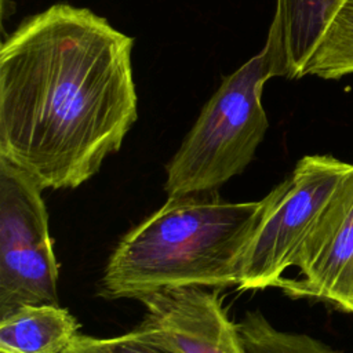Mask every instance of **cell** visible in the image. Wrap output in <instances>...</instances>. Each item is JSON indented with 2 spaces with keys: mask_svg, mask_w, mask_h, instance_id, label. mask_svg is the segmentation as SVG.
Returning a JSON list of instances; mask_svg holds the SVG:
<instances>
[{
  "mask_svg": "<svg viewBox=\"0 0 353 353\" xmlns=\"http://www.w3.org/2000/svg\"><path fill=\"white\" fill-rule=\"evenodd\" d=\"M134 39L90 8L57 3L0 48V159L43 189H76L138 119Z\"/></svg>",
  "mask_w": 353,
  "mask_h": 353,
  "instance_id": "6da1fadb",
  "label": "cell"
},
{
  "mask_svg": "<svg viewBox=\"0 0 353 353\" xmlns=\"http://www.w3.org/2000/svg\"><path fill=\"white\" fill-rule=\"evenodd\" d=\"M263 208L265 197L232 203L218 192L167 197L120 239L98 295L141 299L179 287H236L241 255Z\"/></svg>",
  "mask_w": 353,
  "mask_h": 353,
  "instance_id": "7a4b0ae2",
  "label": "cell"
},
{
  "mask_svg": "<svg viewBox=\"0 0 353 353\" xmlns=\"http://www.w3.org/2000/svg\"><path fill=\"white\" fill-rule=\"evenodd\" d=\"M272 77H284L280 37L273 21L265 47L225 76L167 163V197L218 192L247 168L269 127L261 98Z\"/></svg>",
  "mask_w": 353,
  "mask_h": 353,
  "instance_id": "3957f363",
  "label": "cell"
},
{
  "mask_svg": "<svg viewBox=\"0 0 353 353\" xmlns=\"http://www.w3.org/2000/svg\"><path fill=\"white\" fill-rule=\"evenodd\" d=\"M352 164L331 154L303 156L265 196V208L244 248L237 291L277 287L324 216Z\"/></svg>",
  "mask_w": 353,
  "mask_h": 353,
  "instance_id": "277c9868",
  "label": "cell"
},
{
  "mask_svg": "<svg viewBox=\"0 0 353 353\" xmlns=\"http://www.w3.org/2000/svg\"><path fill=\"white\" fill-rule=\"evenodd\" d=\"M43 190L0 159V317L22 305L58 303L59 268Z\"/></svg>",
  "mask_w": 353,
  "mask_h": 353,
  "instance_id": "5b68a950",
  "label": "cell"
},
{
  "mask_svg": "<svg viewBox=\"0 0 353 353\" xmlns=\"http://www.w3.org/2000/svg\"><path fill=\"white\" fill-rule=\"evenodd\" d=\"M145 309L134 334L171 353H247L219 288L179 287L138 299Z\"/></svg>",
  "mask_w": 353,
  "mask_h": 353,
  "instance_id": "8992f818",
  "label": "cell"
},
{
  "mask_svg": "<svg viewBox=\"0 0 353 353\" xmlns=\"http://www.w3.org/2000/svg\"><path fill=\"white\" fill-rule=\"evenodd\" d=\"M295 279H283L291 298H312L353 313V164L324 216L303 245Z\"/></svg>",
  "mask_w": 353,
  "mask_h": 353,
  "instance_id": "52a82bcc",
  "label": "cell"
},
{
  "mask_svg": "<svg viewBox=\"0 0 353 353\" xmlns=\"http://www.w3.org/2000/svg\"><path fill=\"white\" fill-rule=\"evenodd\" d=\"M79 328L58 303L22 305L0 317V353H63Z\"/></svg>",
  "mask_w": 353,
  "mask_h": 353,
  "instance_id": "ba28073f",
  "label": "cell"
},
{
  "mask_svg": "<svg viewBox=\"0 0 353 353\" xmlns=\"http://www.w3.org/2000/svg\"><path fill=\"white\" fill-rule=\"evenodd\" d=\"M343 0H277V25L284 77L301 79L324 32Z\"/></svg>",
  "mask_w": 353,
  "mask_h": 353,
  "instance_id": "9c48e42d",
  "label": "cell"
},
{
  "mask_svg": "<svg viewBox=\"0 0 353 353\" xmlns=\"http://www.w3.org/2000/svg\"><path fill=\"white\" fill-rule=\"evenodd\" d=\"M353 74V0H343L301 77L336 80Z\"/></svg>",
  "mask_w": 353,
  "mask_h": 353,
  "instance_id": "30bf717a",
  "label": "cell"
},
{
  "mask_svg": "<svg viewBox=\"0 0 353 353\" xmlns=\"http://www.w3.org/2000/svg\"><path fill=\"white\" fill-rule=\"evenodd\" d=\"M247 353H341L306 334L277 330L259 310H248L237 323Z\"/></svg>",
  "mask_w": 353,
  "mask_h": 353,
  "instance_id": "8fae6325",
  "label": "cell"
},
{
  "mask_svg": "<svg viewBox=\"0 0 353 353\" xmlns=\"http://www.w3.org/2000/svg\"><path fill=\"white\" fill-rule=\"evenodd\" d=\"M90 338L99 353H171L148 341L138 338L134 331L108 338H99L92 335H90Z\"/></svg>",
  "mask_w": 353,
  "mask_h": 353,
  "instance_id": "7c38bea8",
  "label": "cell"
},
{
  "mask_svg": "<svg viewBox=\"0 0 353 353\" xmlns=\"http://www.w3.org/2000/svg\"><path fill=\"white\" fill-rule=\"evenodd\" d=\"M63 353H99L91 342L90 335H77Z\"/></svg>",
  "mask_w": 353,
  "mask_h": 353,
  "instance_id": "4fadbf2b",
  "label": "cell"
}]
</instances>
